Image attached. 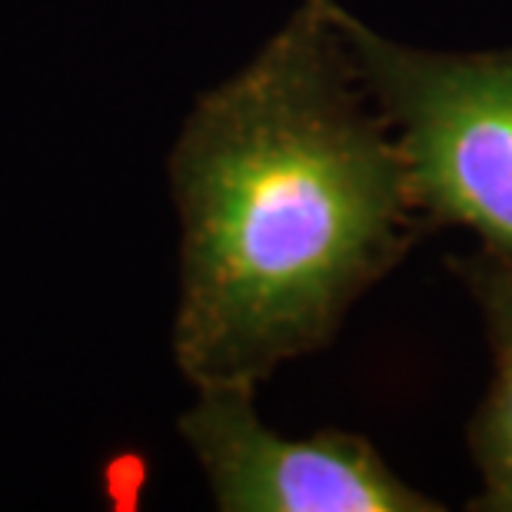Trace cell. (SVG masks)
<instances>
[{
    "label": "cell",
    "mask_w": 512,
    "mask_h": 512,
    "mask_svg": "<svg viewBox=\"0 0 512 512\" xmlns=\"http://www.w3.org/2000/svg\"><path fill=\"white\" fill-rule=\"evenodd\" d=\"M356 74L336 4L306 0L183 127L170 157L183 220L173 353L197 389H256L323 346L399 250L413 190Z\"/></svg>",
    "instance_id": "1"
},
{
    "label": "cell",
    "mask_w": 512,
    "mask_h": 512,
    "mask_svg": "<svg viewBox=\"0 0 512 512\" xmlns=\"http://www.w3.org/2000/svg\"><path fill=\"white\" fill-rule=\"evenodd\" d=\"M356 67L403 127L413 200L469 223L512 260V54L426 57L336 7Z\"/></svg>",
    "instance_id": "2"
},
{
    "label": "cell",
    "mask_w": 512,
    "mask_h": 512,
    "mask_svg": "<svg viewBox=\"0 0 512 512\" xmlns=\"http://www.w3.org/2000/svg\"><path fill=\"white\" fill-rule=\"evenodd\" d=\"M227 512H423L370 443L346 433L283 439L260 423L250 386H207L180 419Z\"/></svg>",
    "instance_id": "3"
},
{
    "label": "cell",
    "mask_w": 512,
    "mask_h": 512,
    "mask_svg": "<svg viewBox=\"0 0 512 512\" xmlns=\"http://www.w3.org/2000/svg\"><path fill=\"white\" fill-rule=\"evenodd\" d=\"M499 373L489 406L483 413V466L489 479V499L499 509H512V283H503L493 300Z\"/></svg>",
    "instance_id": "4"
}]
</instances>
